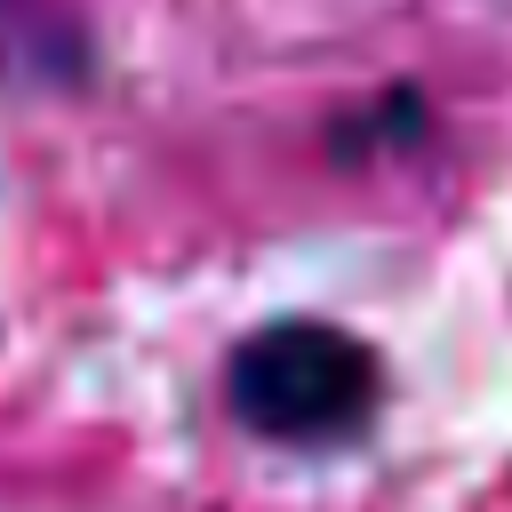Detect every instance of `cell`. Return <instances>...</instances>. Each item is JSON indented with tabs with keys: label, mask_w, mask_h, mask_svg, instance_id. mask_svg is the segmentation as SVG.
I'll return each instance as SVG.
<instances>
[{
	"label": "cell",
	"mask_w": 512,
	"mask_h": 512,
	"mask_svg": "<svg viewBox=\"0 0 512 512\" xmlns=\"http://www.w3.org/2000/svg\"><path fill=\"white\" fill-rule=\"evenodd\" d=\"M224 400L272 448H352L384 416V352L336 320H264L232 344Z\"/></svg>",
	"instance_id": "1"
},
{
	"label": "cell",
	"mask_w": 512,
	"mask_h": 512,
	"mask_svg": "<svg viewBox=\"0 0 512 512\" xmlns=\"http://www.w3.org/2000/svg\"><path fill=\"white\" fill-rule=\"evenodd\" d=\"M0 8H8V0H0Z\"/></svg>",
	"instance_id": "2"
}]
</instances>
